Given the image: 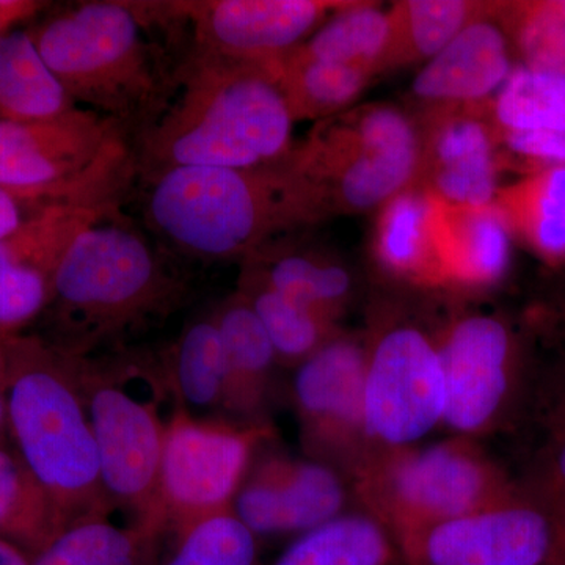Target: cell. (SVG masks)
Listing matches in <instances>:
<instances>
[{"label": "cell", "instance_id": "83f0119b", "mask_svg": "<svg viewBox=\"0 0 565 565\" xmlns=\"http://www.w3.org/2000/svg\"><path fill=\"white\" fill-rule=\"evenodd\" d=\"M166 384L172 386L178 405L217 411L223 408L226 371L221 332L214 311L185 323L167 352Z\"/></svg>", "mask_w": 565, "mask_h": 565}, {"label": "cell", "instance_id": "4dcf8cb0", "mask_svg": "<svg viewBox=\"0 0 565 565\" xmlns=\"http://www.w3.org/2000/svg\"><path fill=\"white\" fill-rule=\"evenodd\" d=\"M278 85L294 121H322L348 110L374 74L289 52L275 62Z\"/></svg>", "mask_w": 565, "mask_h": 565}, {"label": "cell", "instance_id": "5b68a950", "mask_svg": "<svg viewBox=\"0 0 565 565\" xmlns=\"http://www.w3.org/2000/svg\"><path fill=\"white\" fill-rule=\"evenodd\" d=\"M7 430L66 527L114 511L77 385L74 355L40 334L6 338Z\"/></svg>", "mask_w": 565, "mask_h": 565}, {"label": "cell", "instance_id": "52a82bcc", "mask_svg": "<svg viewBox=\"0 0 565 565\" xmlns=\"http://www.w3.org/2000/svg\"><path fill=\"white\" fill-rule=\"evenodd\" d=\"M286 162L319 221L373 210L414 184L418 128L403 110L386 104L348 109L316 122Z\"/></svg>", "mask_w": 565, "mask_h": 565}, {"label": "cell", "instance_id": "9a60e30c", "mask_svg": "<svg viewBox=\"0 0 565 565\" xmlns=\"http://www.w3.org/2000/svg\"><path fill=\"white\" fill-rule=\"evenodd\" d=\"M182 50L247 63H274L297 50L345 2L189 0L159 2Z\"/></svg>", "mask_w": 565, "mask_h": 565}, {"label": "cell", "instance_id": "8fae6325", "mask_svg": "<svg viewBox=\"0 0 565 565\" xmlns=\"http://www.w3.org/2000/svg\"><path fill=\"white\" fill-rule=\"evenodd\" d=\"M364 429L371 449L418 445L444 426L445 379L437 334L386 321L364 340Z\"/></svg>", "mask_w": 565, "mask_h": 565}, {"label": "cell", "instance_id": "ab89813d", "mask_svg": "<svg viewBox=\"0 0 565 565\" xmlns=\"http://www.w3.org/2000/svg\"><path fill=\"white\" fill-rule=\"evenodd\" d=\"M43 206H35L0 189V239L13 233L29 215Z\"/></svg>", "mask_w": 565, "mask_h": 565}, {"label": "cell", "instance_id": "f546056e", "mask_svg": "<svg viewBox=\"0 0 565 565\" xmlns=\"http://www.w3.org/2000/svg\"><path fill=\"white\" fill-rule=\"evenodd\" d=\"M493 3L468 0H405L393 3L392 43L386 70L429 62L471 22L486 17Z\"/></svg>", "mask_w": 565, "mask_h": 565}, {"label": "cell", "instance_id": "3957f363", "mask_svg": "<svg viewBox=\"0 0 565 565\" xmlns=\"http://www.w3.org/2000/svg\"><path fill=\"white\" fill-rule=\"evenodd\" d=\"M189 294L188 275L172 253L117 207L66 252L46 310L54 333L43 338L70 355L90 356L172 315Z\"/></svg>", "mask_w": 565, "mask_h": 565}, {"label": "cell", "instance_id": "cb8c5ba5", "mask_svg": "<svg viewBox=\"0 0 565 565\" xmlns=\"http://www.w3.org/2000/svg\"><path fill=\"white\" fill-rule=\"evenodd\" d=\"M243 264L244 273L334 323L351 300V275L316 253L269 243Z\"/></svg>", "mask_w": 565, "mask_h": 565}, {"label": "cell", "instance_id": "ffe728a7", "mask_svg": "<svg viewBox=\"0 0 565 565\" xmlns=\"http://www.w3.org/2000/svg\"><path fill=\"white\" fill-rule=\"evenodd\" d=\"M212 311L225 353L226 384L222 411L232 415L234 422L269 423L266 408L275 370L280 363L263 323L239 291Z\"/></svg>", "mask_w": 565, "mask_h": 565}, {"label": "cell", "instance_id": "8d00e7d4", "mask_svg": "<svg viewBox=\"0 0 565 565\" xmlns=\"http://www.w3.org/2000/svg\"><path fill=\"white\" fill-rule=\"evenodd\" d=\"M497 18L527 68L565 73V0L498 3Z\"/></svg>", "mask_w": 565, "mask_h": 565}, {"label": "cell", "instance_id": "f35d334b", "mask_svg": "<svg viewBox=\"0 0 565 565\" xmlns=\"http://www.w3.org/2000/svg\"><path fill=\"white\" fill-rule=\"evenodd\" d=\"M46 7L36 0H0V35L21 28L22 22L36 20Z\"/></svg>", "mask_w": 565, "mask_h": 565}, {"label": "cell", "instance_id": "836d02e7", "mask_svg": "<svg viewBox=\"0 0 565 565\" xmlns=\"http://www.w3.org/2000/svg\"><path fill=\"white\" fill-rule=\"evenodd\" d=\"M492 117L505 131H565V73L512 70L494 99Z\"/></svg>", "mask_w": 565, "mask_h": 565}, {"label": "cell", "instance_id": "6da1fadb", "mask_svg": "<svg viewBox=\"0 0 565 565\" xmlns=\"http://www.w3.org/2000/svg\"><path fill=\"white\" fill-rule=\"evenodd\" d=\"M294 118L274 63L184 50L162 114L132 140L140 174L174 167L256 169L291 152Z\"/></svg>", "mask_w": 565, "mask_h": 565}, {"label": "cell", "instance_id": "484cf974", "mask_svg": "<svg viewBox=\"0 0 565 565\" xmlns=\"http://www.w3.org/2000/svg\"><path fill=\"white\" fill-rule=\"evenodd\" d=\"M77 107L41 57L28 28L0 35V120L36 121Z\"/></svg>", "mask_w": 565, "mask_h": 565}, {"label": "cell", "instance_id": "ba28073f", "mask_svg": "<svg viewBox=\"0 0 565 565\" xmlns=\"http://www.w3.org/2000/svg\"><path fill=\"white\" fill-rule=\"evenodd\" d=\"M516 482L473 438L371 449L352 478L353 497L393 539L503 500Z\"/></svg>", "mask_w": 565, "mask_h": 565}, {"label": "cell", "instance_id": "f1b7e54d", "mask_svg": "<svg viewBox=\"0 0 565 565\" xmlns=\"http://www.w3.org/2000/svg\"><path fill=\"white\" fill-rule=\"evenodd\" d=\"M392 20L375 3L345 2L303 44L297 55L313 61L355 66L375 74L386 70Z\"/></svg>", "mask_w": 565, "mask_h": 565}, {"label": "cell", "instance_id": "5bb4252c", "mask_svg": "<svg viewBox=\"0 0 565 565\" xmlns=\"http://www.w3.org/2000/svg\"><path fill=\"white\" fill-rule=\"evenodd\" d=\"M364 340L337 334L294 367L291 403L303 451L352 484L370 452L364 429Z\"/></svg>", "mask_w": 565, "mask_h": 565}, {"label": "cell", "instance_id": "d4e9b609", "mask_svg": "<svg viewBox=\"0 0 565 565\" xmlns=\"http://www.w3.org/2000/svg\"><path fill=\"white\" fill-rule=\"evenodd\" d=\"M140 565H262L259 539L226 509L145 539Z\"/></svg>", "mask_w": 565, "mask_h": 565}, {"label": "cell", "instance_id": "1f68e13d", "mask_svg": "<svg viewBox=\"0 0 565 565\" xmlns=\"http://www.w3.org/2000/svg\"><path fill=\"white\" fill-rule=\"evenodd\" d=\"M65 530L57 509L20 456L0 441V537L33 556Z\"/></svg>", "mask_w": 565, "mask_h": 565}, {"label": "cell", "instance_id": "4316f807", "mask_svg": "<svg viewBox=\"0 0 565 565\" xmlns=\"http://www.w3.org/2000/svg\"><path fill=\"white\" fill-rule=\"evenodd\" d=\"M399 561L388 527L360 509L297 535L270 565H396Z\"/></svg>", "mask_w": 565, "mask_h": 565}, {"label": "cell", "instance_id": "ee69618b", "mask_svg": "<svg viewBox=\"0 0 565 565\" xmlns=\"http://www.w3.org/2000/svg\"><path fill=\"white\" fill-rule=\"evenodd\" d=\"M7 430V404L6 393H3V386H0V438Z\"/></svg>", "mask_w": 565, "mask_h": 565}, {"label": "cell", "instance_id": "d590c367", "mask_svg": "<svg viewBox=\"0 0 565 565\" xmlns=\"http://www.w3.org/2000/svg\"><path fill=\"white\" fill-rule=\"evenodd\" d=\"M143 539L134 526L120 527L109 516L79 520L46 548L32 565H140Z\"/></svg>", "mask_w": 565, "mask_h": 565}, {"label": "cell", "instance_id": "4fadbf2b", "mask_svg": "<svg viewBox=\"0 0 565 565\" xmlns=\"http://www.w3.org/2000/svg\"><path fill=\"white\" fill-rule=\"evenodd\" d=\"M559 512L530 487L470 514L394 539L407 565H552Z\"/></svg>", "mask_w": 565, "mask_h": 565}, {"label": "cell", "instance_id": "7c38bea8", "mask_svg": "<svg viewBox=\"0 0 565 565\" xmlns=\"http://www.w3.org/2000/svg\"><path fill=\"white\" fill-rule=\"evenodd\" d=\"M445 379L444 426L478 438L514 418L527 381L522 349L511 327L493 315H465L437 334Z\"/></svg>", "mask_w": 565, "mask_h": 565}, {"label": "cell", "instance_id": "d6a6232c", "mask_svg": "<svg viewBox=\"0 0 565 565\" xmlns=\"http://www.w3.org/2000/svg\"><path fill=\"white\" fill-rule=\"evenodd\" d=\"M237 291L263 323L280 366L296 367L340 334L337 323L275 291L259 278L244 273Z\"/></svg>", "mask_w": 565, "mask_h": 565}, {"label": "cell", "instance_id": "30bf717a", "mask_svg": "<svg viewBox=\"0 0 565 565\" xmlns=\"http://www.w3.org/2000/svg\"><path fill=\"white\" fill-rule=\"evenodd\" d=\"M131 364L99 362L74 355L77 385L84 397L98 449L104 490L111 505L131 512L145 533L158 509L166 423L158 401L134 396L126 386Z\"/></svg>", "mask_w": 565, "mask_h": 565}, {"label": "cell", "instance_id": "44dd1931", "mask_svg": "<svg viewBox=\"0 0 565 565\" xmlns=\"http://www.w3.org/2000/svg\"><path fill=\"white\" fill-rule=\"evenodd\" d=\"M373 245L379 266L392 277L424 288L446 286L437 199L426 189L408 185L382 204Z\"/></svg>", "mask_w": 565, "mask_h": 565}, {"label": "cell", "instance_id": "277c9868", "mask_svg": "<svg viewBox=\"0 0 565 565\" xmlns=\"http://www.w3.org/2000/svg\"><path fill=\"white\" fill-rule=\"evenodd\" d=\"M28 29L74 104L110 118L132 140L172 98L180 58L156 40L140 2L73 3Z\"/></svg>", "mask_w": 565, "mask_h": 565}, {"label": "cell", "instance_id": "8992f818", "mask_svg": "<svg viewBox=\"0 0 565 565\" xmlns=\"http://www.w3.org/2000/svg\"><path fill=\"white\" fill-rule=\"evenodd\" d=\"M139 180L131 137L98 111L0 120V189L35 206H125Z\"/></svg>", "mask_w": 565, "mask_h": 565}, {"label": "cell", "instance_id": "b9f144b4", "mask_svg": "<svg viewBox=\"0 0 565 565\" xmlns=\"http://www.w3.org/2000/svg\"><path fill=\"white\" fill-rule=\"evenodd\" d=\"M561 516V537H559V546H557V553L555 561H553L552 565H565V512L559 514Z\"/></svg>", "mask_w": 565, "mask_h": 565}, {"label": "cell", "instance_id": "7bdbcfd3", "mask_svg": "<svg viewBox=\"0 0 565 565\" xmlns=\"http://www.w3.org/2000/svg\"><path fill=\"white\" fill-rule=\"evenodd\" d=\"M7 374V351H6V338L0 334V386H3Z\"/></svg>", "mask_w": 565, "mask_h": 565}, {"label": "cell", "instance_id": "e575fe53", "mask_svg": "<svg viewBox=\"0 0 565 565\" xmlns=\"http://www.w3.org/2000/svg\"><path fill=\"white\" fill-rule=\"evenodd\" d=\"M539 445L526 487L565 512V363L534 384Z\"/></svg>", "mask_w": 565, "mask_h": 565}, {"label": "cell", "instance_id": "7402d4cb", "mask_svg": "<svg viewBox=\"0 0 565 565\" xmlns=\"http://www.w3.org/2000/svg\"><path fill=\"white\" fill-rule=\"evenodd\" d=\"M435 199L446 286L486 289L498 285L511 266L512 234L497 204L465 206Z\"/></svg>", "mask_w": 565, "mask_h": 565}, {"label": "cell", "instance_id": "60d3db41", "mask_svg": "<svg viewBox=\"0 0 565 565\" xmlns=\"http://www.w3.org/2000/svg\"><path fill=\"white\" fill-rule=\"evenodd\" d=\"M0 565H32V556L20 546L0 537Z\"/></svg>", "mask_w": 565, "mask_h": 565}, {"label": "cell", "instance_id": "9c48e42d", "mask_svg": "<svg viewBox=\"0 0 565 565\" xmlns=\"http://www.w3.org/2000/svg\"><path fill=\"white\" fill-rule=\"evenodd\" d=\"M269 423L196 418L178 405L166 423L158 509L148 539L166 527L233 509L256 451L273 438Z\"/></svg>", "mask_w": 565, "mask_h": 565}, {"label": "cell", "instance_id": "7a4b0ae2", "mask_svg": "<svg viewBox=\"0 0 565 565\" xmlns=\"http://www.w3.org/2000/svg\"><path fill=\"white\" fill-rule=\"evenodd\" d=\"M286 158L256 169L174 167L140 174L134 192L145 228L173 256L247 262L280 234L319 222Z\"/></svg>", "mask_w": 565, "mask_h": 565}, {"label": "cell", "instance_id": "2e32d148", "mask_svg": "<svg viewBox=\"0 0 565 565\" xmlns=\"http://www.w3.org/2000/svg\"><path fill=\"white\" fill-rule=\"evenodd\" d=\"M352 484L332 465L269 455L253 462L233 511L256 537L300 535L349 511Z\"/></svg>", "mask_w": 565, "mask_h": 565}, {"label": "cell", "instance_id": "e0dca14e", "mask_svg": "<svg viewBox=\"0 0 565 565\" xmlns=\"http://www.w3.org/2000/svg\"><path fill=\"white\" fill-rule=\"evenodd\" d=\"M486 103V102H484ZM484 103L427 104L419 136V166L414 184L438 199L484 206L497 196L498 128Z\"/></svg>", "mask_w": 565, "mask_h": 565}, {"label": "cell", "instance_id": "74e56055", "mask_svg": "<svg viewBox=\"0 0 565 565\" xmlns=\"http://www.w3.org/2000/svg\"><path fill=\"white\" fill-rule=\"evenodd\" d=\"M498 140L519 158L539 163L541 169L565 166V131H505L498 128Z\"/></svg>", "mask_w": 565, "mask_h": 565}, {"label": "cell", "instance_id": "603a6c76", "mask_svg": "<svg viewBox=\"0 0 565 565\" xmlns=\"http://www.w3.org/2000/svg\"><path fill=\"white\" fill-rule=\"evenodd\" d=\"M494 204L512 237L550 266H565V166L535 170L498 189Z\"/></svg>", "mask_w": 565, "mask_h": 565}, {"label": "cell", "instance_id": "ac0fdd59", "mask_svg": "<svg viewBox=\"0 0 565 565\" xmlns=\"http://www.w3.org/2000/svg\"><path fill=\"white\" fill-rule=\"evenodd\" d=\"M47 204L0 239V334H20L46 313L58 267L76 237L106 212Z\"/></svg>", "mask_w": 565, "mask_h": 565}, {"label": "cell", "instance_id": "d6986e66", "mask_svg": "<svg viewBox=\"0 0 565 565\" xmlns=\"http://www.w3.org/2000/svg\"><path fill=\"white\" fill-rule=\"evenodd\" d=\"M494 14L497 3L427 62L412 85L416 98L427 104L484 103L501 88L512 73L511 52Z\"/></svg>", "mask_w": 565, "mask_h": 565}]
</instances>
